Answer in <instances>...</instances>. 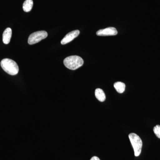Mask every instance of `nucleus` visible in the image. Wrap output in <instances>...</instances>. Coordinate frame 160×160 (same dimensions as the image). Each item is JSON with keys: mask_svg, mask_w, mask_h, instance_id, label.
I'll return each instance as SVG.
<instances>
[{"mask_svg": "<svg viewBox=\"0 0 160 160\" xmlns=\"http://www.w3.org/2000/svg\"><path fill=\"white\" fill-rule=\"evenodd\" d=\"M118 32L114 27H108L105 29H100L97 32L96 34L99 36H114L118 34Z\"/></svg>", "mask_w": 160, "mask_h": 160, "instance_id": "obj_5", "label": "nucleus"}, {"mask_svg": "<svg viewBox=\"0 0 160 160\" xmlns=\"http://www.w3.org/2000/svg\"><path fill=\"white\" fill-rule=\"evenodd\" d=\"M33 6L32 0H26L23 4V9L26 12H29L31 11Z\"/></svg>", "mask_w": 160, "mask_h": 160, "instance_id": "obj_10", "label": "nucleus"}, {"mask_svg": "<svg viewBox=\"0 0 160 160\" xmlns=\"http://www.w3.org/2000/svg\"><path fill=\"white\" fill-rule=\"evenodd\" d=\"M129 140L134 151V155L138 157L141 154L142 147V142L141 138L134 133H130L129 135Z\"/></svg>", "mask_w": 160, "mask_h": 160, "instance_id": "obj_3", "label": "nucleus"}, {"mask_svg": "<svg viewBox=\"0 0 160 160\" xmlns=\"http://www.w3.org/2000/svg\"><path fill=\"white\" fill-rule=\"evenodd\" d=\"M80 31L78 30L70 32L66 34V36L61 41V44L62 45H66L67 43L70 42L75 38L78 37Z\"/></svg>", "mask_w": 160, "mask_h": 160, "instance_id": "obj_6", "label": "nucleus"}, {"mask_svg": "<svg viewBox=\"0 0 160 160\" xmlns=\"http://www.w3.org/2000/svg\"><path fill=\"white\" fill-rule=\"evenodd\" d=\"M1 66L2 69L9 75H15L18 73V66L13 60L9 58L4 59L1 61Z\"/></svg>", "mask_w": 160, "mask_h": 160, "instance_id": "obj_1", "label": "nucleus"}, {"mask_svg": "<svg viewBox=\"0 0 160 160\" xmlns=\"http://www.w3.org/2000/svg\"><path fill=\"white\" fill-rule=\"evenodd\" d=\"M95 95L96 98L100 102H103L106 100V94L102 89H100V88L96 89L95 91Z\"/></svg>", "mask_w": 160, "mask_h": 160, "instance_id": "obj_8", "label": "nucleus"}, {"mask_svg": "<svg viewBox=\"0 0 160 160\" xmlns=\"http://www.w3.org/2000/svg\"><path fill=\"white\" fill-rule=\"evenodd\" d=\"M114 87L116 91L120 93H122L125 91L126 85L122 82H118L114 84Z\"/></svg>", "mask_w": 160, "mask_h": 160, "instance_id": "obj_9", "label": "nucleus"}, {"mask_svg": "<svg viewBox=\"0 0 160 160\" xmlns=\"http://www.w3.org/2000/svg\"><path fill=\"white\" fill-rule=\"evenodd\" d=\"M90 160H100V159L98 157L94 156Z\"/></svg>", "mask_w": 160, "mask_h": 160, "instance_id": "obj_12", "label": "nucleus"}, {"mask_svg": "<svg viewBox=\"0 0 160 160\" xmlns=\"http://www.w3.org/2000/svg\"><path fill=\"white\" fill-rule=\"evenodd\" d=\"M153 132L156 136L160 138V126L157 125L153 128Z\"/></svg>", "mask_w": 160, "mask_h": 160, "instance_id": "obj_11", "label": "nucleus"}, {"mask_svg": "<svg viewBox=\"0 0 160 160\" xmlns=\"http://www.w3.org/2000/svg\"><path fill=\"white\" fill-rule=\"evenodd\" d=\"M12 34V31L10 28H7L5 29L3 33V42L4 44H8L10 42Z\"/></svg>", "mask_w": 160, "mask_h": 160, "instance_id": "obj_7", "label": "nucleus"}, {"mask_svg": "<svg viewBox=\"0 0 160 160\" xmlns=\"http://www.w3.org/2000/svg\"><path fill=\"white\" fill-rule=\"evenodd\" d=\"M64 65L71 70L78 69L84 64V61L82 58L78 56H71L66 58L63 61Z\"/></svg>", "mask_w": 160, "mask_h": 160, "instance_id": "obj_2", "label": "nucleus"}, {"mask_svg": "<svg viewBox=\"0 0 160 160\" xmlns=\"http://www.w3.org/2000/svg\"><path fill=\"white\" fill-rule=\"evenodd\" d=\"M47 36H48V33L46 31L35 32L29 36L28 38V42L29 45H33L46 38Z\"/></svg>", "mask_w": 160, "mask_h": 160, "instance_id": "obj_4", "label": "nucleus"}]
</instances>
